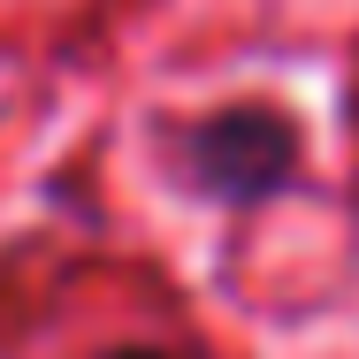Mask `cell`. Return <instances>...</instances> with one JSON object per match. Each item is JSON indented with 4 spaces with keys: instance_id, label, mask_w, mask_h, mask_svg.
Instances as JSON below:
<instances>
[{
    "instance_id": "6da1fadb",
    "label": "cell",
    "mask_w": 359,
    "mask_h": 359,
    "mask_svg": "<svg viewBox=\"0 0 359 359\" xmlns=\"http://www.w3.org/2000/svg\"><path fill=\"white\" fill-rule=\"evenodd\" d=\"M161 176L222 215H260L306 184V123L268 92H237L161 130Z\"/></svg>"
},
{
    "instance_id": "7a4b0ae2",
    "label": "cell",
    "mask_w": 359,
    "mask_h": 359,
    "mask_svg": "<svg viewBox=\"0 0 359 359\" xmlns=\"http://www.w3.org/2000/svg\"><path fill=\"white\" fill-rule=\"evenodd\" d=\"M100 359H176V352H161V344H107Z\"/></svg>"
}]
</instances>
